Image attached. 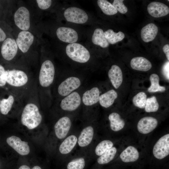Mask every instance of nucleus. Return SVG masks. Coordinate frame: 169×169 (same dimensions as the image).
<instances>
[{"mask_svg":"<svg viewBox=\"0 0 169 169\" xmlns=\"http://www.w3.org/2000/svg\"><path fill=\"white\" fill-rule=\"evenodd\" d=\"M34 36L28 31H21L18 35L16 41L19 49L22 53L26 54L34 41Z\"/></svg>","mask_w":169,"mask_h":169,"instance_id":"13","label":"nucleus"},{"mask_svg":"<svg viewBox=\"0 0 169 169\" xmlns=\"http://www.w3.org/2000/svg\"><path fill=\"white\" fill-rule=\"evenodd\" d=\"M117 151L115 147H112L100 156L97 159L98 163L100 164H105L108 163L114 159Z\"/></svg>","mask_w":169,"mask_h":169,"instance_id":"30","label":"nucleus"},{"mask_svg":"<svg viewBox=\"0 0 169 169\" xmlns=\"http://www.w3.org/2000/svg\"><path fill=\"white\" fill-rule=\"evenodd\" d=\"M4 78L8 91L24 100L35 79L25 68L8 65Z\"/></svg>","mask_w":169,"mask_h":169,"instance_id":"1","label":"nucleus"},{"mask_svg":"<svg viewBox=\"0 0 169 169\" xmlns=\"http://www.w3.org/2000/svg\"><path fill=\"white\" fill-rule=\"evenodd\" d=\"M32 169H42L39 166H34Z\"/></svg>","mask_w":169,"mask_h":169,"instance_id":"44","label":"nucleus"},{"mask_svg":"<svg viewBox=\"0 0 169 169\" xmlns=\"http://www.w3.org/2000/svg\"><path fill=\"white\" fill-rule=\"evenodd\" d=\"M94 135V130L91 125L88 126L81 131L77 140L79 146L85 147L92 141Z\"/></svg>","mask_w":169,"mask_h":169,"instance_id":"20","label":"nucleus"},{"mask_svg":"<svg viewBox=\"0 0 169 169\" xmlns=\"http://www.w3.org/2000/svg\"><path fill=\"white\" fill-rule=\"evenodd\" d=\"M104 34L109 44H114L121 41L125 37V35L122 32L119 31L116 33L111 29L105 31Z\"/></svg>","mask_w":169,"mask_h":169,"instance_id":"28","label":"nucleus"},{"mask_svg":"<svg viewBox=\"0 0 169 169\" xmlns=\"http://www.w3.org/2000/svg\"><path fill=\"white\" fill-rule=\"evenodd\" d=\"M153 153L154 157L159 160L162 159L169 154V134L161 137L154 146Z\"/></svg>","mask_w":169,"mask_h":169,"instance_id":"11","label":"nucleus"},{"mask_svg":"<svg viewBox=\"0 0 169 169\" xmlns=\"http://www.w3.org/2000/svg\"><path fill=\"white\" fill-rule=\"evenodd\" d=\"M169 62L167 61L163 65L162 72L163 75L168 80L169 79Z\"/></svg>","mask_w":169,"mask_h":169,"instance_id":"39","label":"nucleus"},{"mask_svg":"<svg viewBox=\"0 0 169 169\" xmlns=\"http://www.w3.org/2000/svg\"><path fill=\"white\" fill-rule=\"evenodd\" d=\"M147 95L144 92H141L133 98L132 102L136 107L140 108H144L147 100Z\"/></svg>","mask_w":169,"mask_h":169,"instance_id":"33","label":"nucleus"},{"mask_svg":"<svg viewBox=\"0 0 169 169\" xmlns=\"http://www.w3.org/2000/svg\"><path fill=\"white\" fill-rule=\"evenodd\" d=\"M163 50L166 54V57L169 61V45L166 44L162 48Z\"/></svg>","mask_w":169,"mask_h":169,"instance_id":"41","label":"nucleus"},{"mask_svg":"<svg viewBox=\"0 0 169 169\" xmlns=\"http://www.w3.org/2000/svg\"><path fill=\"white\" fill-rule=\"evenodd\" d=\"M97 4L103 13L108 15L116 14L117 11L113 5L106 0H98Z\"/></svg>","mask_w":169,"mask_h":169,"instance_id":"31","label":"nucleus"},{"mask_svg":"<svg viewBox=\"0 0 169 169\" xmlns=\"http://www.w3.org/2000/svg\"><path fill=\"white\" fill-rule=\"evenodd\" d=\"M56 34L60 41L69 44L75 43L78 38L77 32L73 29L68 27H61L58 28Z\"/></svg>","mask_w":169,"mask_h":169,"instance_id":"16","label":"nucleus"},{"mask_svg":"<svg viewBox=\"0 0 169 169\" xmlns=\"http://www.w3.org/2000/svg\"><path fill=\"white\" fill-rule=\"evenodd\" d=\"M159 105L156 98L153 96L147 99L145 107V111L147 112H155L157 111Z\"/></svg>","mask_w":169,"mask_h":169,"instance_id":"34","label":"nucleus"},{"mask_svg":"<svg viewBox=\"0 0 169 169\" xmlns=\"http://www.w3.org/2000/svg\"><path fill=\"white\" fill-rule=\"evenodd\" d=\"M7 91H2L0 90V104H1V102L2 100V99L5 93V92Z\"/></svg>","mask_w":169,"mask_h":169,"instance_id":"42","label":"nucleus"},{"mask_svg":"<svg viewBox=\"0 0 169 169\" xmlns=\"http://www.w3.org/2000/svg\"><path fill=\"white\" fill-rule=\"evenodd\" d=\"M85 166L84 159L82 157L75 159L70 161L67 166V169H83Z\"/></svg>","mask_w":169,"mask_h":169,"instance_id":"35","label":"nucleus"},{"mask_svg":"<svg viewBox=\"0 0 169 169\" xmlns=\"http://www.w3.org/2000/svg\"><path fill=\"white\" fill-rule=\"evenodd\" d=\"M108 76L112 85L118 89L123 81V74L120 67L116 65H112L108 72Z\"/></svg>","mask_w":169,"mask_h":169,"instance_id":"19","label":"nucleus"},{"mask_svg":"<svg viewBox=\"0 0 169 169\" xmlns=\"http://www.w3.org/2000/svg\"></svg>","mask_w":169,"mask_h":169,"instance_id":"45","label":"nucleus"},{"mask_svg":"<svg viewBox=\"0 0 169 169\" xmlns=\"http://www.w3.org/2000/svg\"><path fill=\"white\" fill-rule=\"evenodd\" d=\"M113 143L109 140H104L100 142L96 146L95 152L96 154L100 156L106 151L113 147Z\"/></svg>","mask_w":169,"mask_h":169,"instance_id":"32","label":"nucleus"},{"mask_svg":"<svg viewBox=\"0 0 169 169\" xmlns=\"http://www.w3.org/2000/svg\"><path fill=\"white\" fill-rule=\"evenodd\" d=\"M6 142L9 146L21 155H27L30 152V147L28 142L22 141L17 136H12L8 137L6 139Z\"/></svg>","mask_w":169,"mask_h":169,"instance_id":"15","label":"nucleus"},{"mask_svg":"<svg viewBox=\"0 0 169 169\" xmlns=\"http://www.w3.org/2000/svg\"><path fill=\"white\" fill-rule=\"evenodd\" d=\"M130 65L132 69L142 71L149 70L152 66L151 62L147 59L142 57L133 58L131 60Z\"/></svg>","mask_w":169,"mask_h":169,"instance_id":"22","label":"nucleus"},{"mask_svg":"<svg viewBox=\"0 0 169 169\" xmlns=\"http://www.w3.org/2000/svg\"><path fill=\"white\" fill-rule=\"evenodd\" d=\"M18 50L16 40L7 37L1 45L0 61L6 65L15 66L13 63L16 60Z\"/></svg>","mask_w":169,"mask_h":169,"instance_id":"5","label":"nucleus"},{"mask_svg":"<svg viewBox=\"0 0 169 169\" xmlns=\"http://www.w3.org/2000/svg\"><path fill=\"white\" fill-rule=\"evenodd\" d=\"M36 2L39 8L42 10L49 8L52 3V1L51 0H37Z\"/></svg>","mask_w":169,"mask_h":169,"instance_id":"38","label":"nucleus"},{"mask_svg":"<svg viewBox=\"0 0 169 169\" xmlns=\"http://www.w3.org/2000/svg\"><path fill=\"white\" fill-rule=\"evenodd\" d=\"M92 41L94 44L103 48L108 47L109 44L105 37L104 32L102 29L100 28L95 30L92 36Z\"/></svg>","mask_w":169,"mask_h":169,"instance_id":"27","label":"nucleus"},{"mask_svg":"<svg viewBox=\"0 0 169 169\" xmlns=\"http://www.w3.org/2000/svg\"><path fill=\"white\" fill-rule=\"evenodd\" d=\"M157 125L158 121L156 118L151 116H146L142 118L138 121L137 128L140 133L146 134L154 130Z\"/></svg>","mask_w":169,"mask_h":169,"instance_id":"17","label":"nucleus"},{"mask_svg":"<svg viewBox=\"0 0 169 169\" xmlns=\"http://www.w3.org/2000/svg\"><path fill=\"white\" fill-rule=\"evenodd\" d=\"M77 138L74 135H71L66 137L60 145L59 150L63 154L70 153L74 148L77 142Z\"/></svg>","mask_w":169,"mask_h":169,"instance_id":"25","label":"nucleus"},{"mask_svg":"<svg viewBox=\"0 0 169 169\" xmlns=\"http://www.w3.org/2000/svg\"><path fill=\"white\" fill-rule=\"evenodd\" d=\"M84 80L83 76L74 75L55 79L52 89L53 100L59 99L79 89Z\"/></svg>","mask_w":169,"mask_h":169,"instance_id":"4","label":"nucleus"},{"mask_svg":"<svg viewBox=\"0 0 169 169\" xmlns=\"http://www.w3.org/2000/svg\"><path fill=\"white\" fill-rule=\"evenodd\" d=\"M149 13L155 18H159L165 16L169 13V7L164 3L153 2L150 3L147 7Z\"/></svg>","mask_w":169,"mask_h":169,"instance_id":"18","label":"nucleus"},{"mask_svg":"<svg viewBox=\"0 0 169 169\" xmlns=\"http://www.w3.org/2000/svg\"><path fill=\"white\" fill-rule=\"evenodd\" d=\"M72 125L70 118L67 116H63L59 118L55 123L54 126L55 134L59 139L65 137L70 130Z\"/></svg>","mask_w":169,"mask_h":169,"instance_id":"14","label":"nucleus"},{"mask_svg":"<svg viewBox=\"0 0 169 169\" xmlns=\"http://www.w3.org/2000/svg\"><path fill=\"white\" fill-rule=\"evenodd\" d=\"M15 25L22 31H28L30 27V13L25 7L21 6L18 8L14 14Z\"/></svg>","mask_w":169,"mask_h":169,"instance_id":"9","label":"nucleus"},{"mask_svg":"<svg viewBox=\"0 0 169 169\" xmlns=\"http://www.w3.org/2000/svg\"><path fill=\"white\" fill-rule=\"evenodd\" d=\"M56 77L52 61L47 59L42 61L36 80L40 103L43 107L50 106L53 102L52 89Z\"/></svg>","mask_w":169,"mask_h":169,"instance_id":"2","label":"nucleus"},{"mask_svg":"<svg viewBox=\"0 0 169 169\" xmlns=\"http://www.w3.org/2000/svg\"><path fill=\"white\" fill-rule=\"evenodd\" d=\"M123 0H114L112 4L117 11L122 14H125L128 11L127 8L123 3Z\"/></svg>","mask_w":169,"mask_h":169,"instance_id":"37","label":"nucleus"},{"mask_svg":"<svg viewBox=\"0 0 169 169\" xmlns=\"http://www.w3.org/2000/svg\"><path fill=\"white\" fill-rule=\"evenodd\" d=\"M7 37V34L4 30L0 27V43H2Z\"/></svg>","mask_w":169,"mask_h":169,"instance_id":"40","label":"nucleus"},{"mask_svg":"<svg viewBox=\"0 0 169 169\" xmlns=\"http://www.w3.org/2000/svg\"><path fill=\"white\" fill-rule=\"evenodd\" d=\"M150 80L151 85L148 89L149 92L150 93L163 92L165 91V87L160 85L159 84L160 79L157 74H151L150 76Z\"/></svg>","mask_w":169,"mask_h":169,"instance_id":"29","label":"nucleus"},{"mask_svg":"<svg viewBox=\"0 0 169 169\" xmlns=\"http://www.w3.org/2000/svg\"><path fill=\"white\" fill-rule=\"evenodd\" d=\"M139 156L137 150L132 146H128L120 156L122 161L126 163L135 162L138 159Z\"/></svg>","mask_w":169,"mask_h":169,"instance_id":"24","label":"nucleus"},{"mask_svg":"<svg viewBox=\"0 0 169 169\" xmlns=\"http://www.w3.org/2000/svg\"><path fill=\"white\" fill-rule=\"evenodd\" d=\"M158 32V27L153 23L148 24L141 29V35L142 40L145 42L153 40Z\"/></svg>","mask_w":169,"mask_h":169,"instance_id":"21","label":"nucleus"},{"mask_svg":"<svg viewBox=\"0 0 169 169\" xmlns=\"http://www.w3.org/2000/svg\"><path fill=\"white\" fill-rule=\"evenodd\" d=\"M80 89L59 100H55L59 107L61 110L72 112L77 110L82 103V94Z\"/></svg>","mask_w":169,"mask_h":169,"instance_id":"7","label":"nucleus"},{"mask_svg":"<svg viewBox=\"0 0 169 169\" xmlns=\"http://www.w3.org/2000/svg\"><path fill=\"white\" fill-rule=\"evenodd\" d=\"M25 100L10 91H6L1 100L0 114L7 115L13 110H19L21 112Z\"/></svg>","mask_w":169,"mask_h":169,"instance_id":"6","label":"nucleus"},{"mask_svg":"<svg viewBox=\"0 0 169 169\" xmlns=\"http://www.w3.org/2000/svg\"><path fill=\"white\" fill-rule=\"evenodd\" d=\"M100 95L99 88L96 86H92L82 91V104L87 107H92L99 102Z\"/></svg>","mask_w":169,"mask_h":169,"instance_id":"12","label":"nucleus"},{"mask_svg":"<svg viewBox=\"0 0 169 169\" xmlns=\"http://www.w3.org/2000/svg\"><path fill=\"white\" fill-rule=\"evenodd\" d=\"M64 14L67 21L76 23H84L88 19L87 13L84 10L74 7L67 8L64 11Z\"/></svg>","mask_w":169,"mask_h":169,"instance_id":"10","label":"nucleus"},{"mask_svg":"<svg viewBox=\"0 0 169 169\" xmlns=\"http://www.w3.org/2000/svg\"><path fill=\"white\" fill-rule=\"evenodd\" d=\"M40 105L36 79L21 111L20 121L23 125L31 130L40 125L43 120Z\"/></svg>","mask_w":169,"mask_h":169,"instance_id":"3","label":"nucleus"},{"mask_svg":"<svg viewBox=\"0 0 169 169\" xmlns=\"http://www.w3.org/2000/svg\"><path fill=\"white\" fill-rule=\"evenodd\" d=\"M7 65L0 61V90L9 91L4 78Z\"/></svg>","mask_w":169,"mask_h":169,"instance_id":"36","label":"nucleus"},{"mask_svg":"<svg viewBox=\"0 0 169 169\" xmlns=\"http://www.w3.org/2000/svg\"><path fill=\"white\" fill-rule=\"evenodd\" d=\"M117 97L116 92L114 90H110L100 95L99 102L102 107L107 108L113 104Z\"/></svg>","mask_w":169,"mask_h":169,"instance_id":"23","label":"nucleus"},{"mask_svg":"<svg viewBox=\"0 0 169 169\" xmlns=\"http://www.w3.org/2000/svg\"><path fill=\"white\" fill-rule=\"evenodd\" d=\"M18 169H30V167L26 165H23L20 166Z\"/></svg>","mask_w":169,"mask_h":169,"instance_id":"43","label":"nucleus"},{"mask_svg":"<svg viewBox=\"0 0 169 169\" xmlns=\"http://www.w3.org/2000/svg\"><path fill=\"white\" fill-rule=\"evenodd\" d=\"M67 56L75 62L83 64L90 59V55L89 51L84 46L77 43L68 44L66 48Z\"/></svg>","mask_w":169,"mask_h":169,"instance_id":"8","label":"nucleus"},{"mask_svg":"<svg viewBox=\"0 0 169 169\" xmlns=\"http://www.w3.org/2000/svg\"><path fill=\"white\" fill-rule=\"evenodd\" d=\"M108 119L110 122V128L114 131H120L125 126L124 120L121 118L120 115L116 112H112L110 114Z\"/></svg>","mask_w":169,"mask_h":169,"instance_id":"26","label":"nucleus"}]
</instances>
